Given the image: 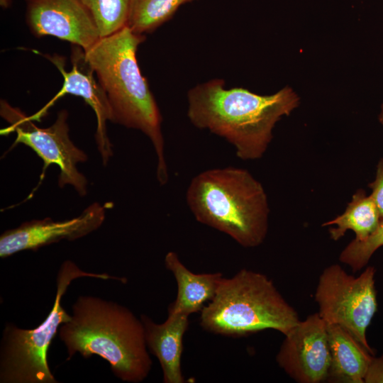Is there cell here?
I'll list each match as a JSON object with an SVG mask.
<instances>
[{
    "label": "cell",
    "instance_id": "5b68a950",
    "mask_svg": "<svg viewBox=\"0 0 383 383\" xmlns=\"http://www.w3.org/2000/svg\"><path fill=\"white\" fill-rule=\"evenodd\" d=\"M300 320L272 280L242 269L221 279L213 298L200 311L199 323L217 335L242 337L273 329L287 335Z\"/></svg>",
    "mask_w": 383,
    "mask_h": 383
},
{
    "label": "cell",
    "instance_id": "52a82bcc",
    "mask_svg": "<svg viewBox=\"0 0 383 383\" xmlns=\"http://www.w3.org/2000/svg\"><path fill=\"white\" fill-rule=\"evenodd\" d=\"M375 272L369 266L354 277L339 265H331L321 274L314 294L318 313L325 322L347 330L373 355L366 330L377 309Z\"/></svg>",
    "mask_w": 383,
    "mask_h": 383
},
{
    "label": "cell",
    "instance_id": "277c9868",
    "mask_svg": "<svg viewBox=\"0 0 383 383\" xmlns=\"http://www.w3.org/2000/svg\"><path fill=\"white\" fill-rule=\"evenodd\" d=\"M186 199L197 221L227 234L243 247H257L267 236V196L246 170L228 167L201 172L190 182Z\"/></svg>",
    "mask_w": 383,
    "mask_h": 383
},
{
    "label": "cell",
    "instance_id": "7c38bea8",
    "mask_svg": "<svg viewBox=\"0 0 383 383\" xmlns=\"http://www.w3.org/2000/svg\"><path fill=\"white\" fill-rule=\"evenodd\" d=\"M106 210V205L95 202L70 219L55 221L45 218L23 222L1 235L0 257L5 258L23 250H37L62 240L72 241L83 238L102 225Z\"/></svg>",
    "mask_w": 383,
    "mask_h": 383
},
{
    "label": "cell",
    "instance_id": "3957f363",
    "mask_svg": "<svg viewBox=\"0 0 383 383\" xmlns=\"http://www.w3.org/2000/svg\"><path fill=\"white\" fill-rule=\"evenodd\" d=\"M72 311L57 333L67 360L76 353L84 358L97 355L123 382L140 383L148 377L152 360L140 318L117 302L91 295L79 296Z\"/></svg>",
    "mask_w": 383,
    "mask_h": 383
},
{
    "label": "cell",
    "instance_id": "44dd1931",
    "mask_svg": "<svg viewBox=\"0 0 383 383\" xmlns=\"http://www.w3.org/2000/svg\"><path fill=\"white\" fill-rule=\"evenodd\" d=\"M364 382L365 383H383V355L378 357L373 356Z\"/></svg>",
    "mask_w": 383,
    "mask_h": 383
},
{
    "label": "cell",
    "instance_id": "5bb4252c",
    "mask_svg": "<svg viewBox=\"0 0 383 383\" xmlns=\"http://www.w3.org/2000/svg\"><path fill=\"white\" fill-rule=\"evenodd\" d=\"M165 265L174 275L177 285V297L168 307V312L189 316L200 312L206 304L213 298L223 278L221 272H192L174 251L166 254Z\"/></svg>",
    "mask_w": 383,
    "mask_h": 383
},
{
    "label": "cell",
    "instance_id": "7a4b0ae2",
    "mask_svg": "<svg viewBox=\"0 0 383 383\" xmlns=\"http://www.w3.org/2000/svg\"><path fill=\"white\" fill-rule=\"evenodd\" d=\"M144 35L125 26L100 38L84 52V58L104 91L111 111V122L140 131L151 141L157 156L156 176L160 185L169 180L162 132V116L141 74L136 52Z\"/></svg>",
    "mask_w": 383,
    "mask_h": 383
},
{
    "label": "cell",
    "instance_id": "603a6c76",
    "mask_svg": "<svg viewBox=\"0 0 383 383\" xmlns=\"http://www.w3.org/2000/svg\"><path fill=\"white\" fill-rule=\"evenodd\" d=\"M379 121L380 123L383 126V104L381 106V111L379 115Z\"/></svg>",
    "mask_w": 383,
    "mask_h": 383
},
{
    "label": "cell",
    "instance_id": "8992f818",
    "mask_svg": "<svg viewBox=\"0 0 383 383\" xmlns=\"http://www.w3.org/2000/svg\"><path fill=\"white\" fill-rule=\"evenodd\" d=\"M82 277L123 281L106 273L86 272L72 260L64 261L57 274L55 301L45 320L31 329L12 323L5 325L0 343L1 383L58 382L50 370L48 352L60 326L71 318L62 306V297L72 282Z\"/></svg>",
    "mask_w": 383,
    "mask_h": 383
},
{
    "label": "cell",
    "instance_id": "7402d4cb",
    "mask_svg": "<svg viewBox=\"0 0 383 383\" xmlns=\"http://www.w3.org/2000/svg\"><path fill=\"white\" fill-rule=\"evenodd\" d=\"M11 3V0H0V5L2 8H8Z\"/></svg>",
    "mask_w": 383,
    "mask_h": 383
},
{
    "label": "cell",
    "instance_id": "2e32d148",
    "mask_svg": "<svg viewBox=\"0 0 383 383\" xmlns=\"http://www.w3.org/2000/svg\"><path fill=\"white\" fill-rule=\"evenodd\" d=\"M380 221L379 210L372 196H367L365 190L358 189L345 211L322 226H335L329 228L331 238L334 240L340 239L347 231L351 230L355 234V240L362 241L377 230Z\"/></svg>",
    "mask_w": 383,
    "mask_h": 383
},
{
    "label": "cell",
    "instance_id": "8fae6325",
    "mask_svg": "<svg viewBox=\"0 0 383 383\" xmlns=\"http://www.w3.org/2000/svg\"><path fill=\"white\" fill-rule=\"evenodd\" d=\"M26 21L38 38L52 36L81 48H91L99 39L96 23L80 0H26Z\"/></svg>",
    "mask_w": 383,
    "mask_h": 383
},
{
    "label": "cell",
    "instance_id": "d6986e66",
    "mask_svg": "<svg viewBox=\"0 0 383 383\" xmlns=\"http://www.w3.org/2000/svg\"><path fill=\"white\" fill-rule=\"evenodd\" d=\"M383 246V220L377 230L362 241L353 240L340 252L339 260L353 272L359 271L368 263L374 252Z\"/></svg>",
    "mask_w": 383,
    "mask_h": 383
},
{
    "label": "cell",
    "instance_id": "4fadbf2b",
    "mask_svg": "<svg viewBox=\"0 0 383 383\" xmlns=\"http://www.w3.org/2000/svg\"><path fill=\"white\" fill-rule=\"evenodd\" d=\"M145 341L150 353L160 365L164 383H184L181 367L183 338L189 326V316L168 312L161 323H155L147 315L140 316Z\"/></svg>",
    "mask_w": 383,
    "mask_h": 383
},
{
    "label": "cell",
    "instance_id": "ac0fdd59",
    "mask_svg": "<svg viewBox=\"0 0 383 383\" xmlns=\"http://www.w3.org/2000/svg\"><path fill=\"white\" fill-rule=\"evenodd\" d=\"M91 15L101 38L126 26L131 0H80Z\"/></svg>",
    "mask_w": 383,
    "mask_h": 383
},
{
    "label": "cell",
    "instance_id": "ba28073f",
    "mask_svg": "<svg viewBox=\"0 0 383 383\" xmlns=\"http://www.w3.org/2000/svg\"><path fill=\"white\" fill-rule=\"evenodd\" d=\"M0 113L9 123L1 134L15 132L16 138L13 147L19 143L26 145L43 160L41 179L48 167L56 165L60 169V187L71 185L81 196L87 194L88 182L78 170L77 165L86 162L88 157L70 138L66 110L59 111L55 121L47 128L35 126L29 116L5 100L1 101Z\"/></svg>",
    "mask_w": 383,
    "mask_h": 383
},
{
    "label": "cell",
    "instance_id": "9c48e42d",
    "mask_svg": "<svg viewBox=\"0 0 383 383\" xmlns=\"http://www.w3.org/2000/svg\"><path fill=\"white\" fill-rule=\"evenodd\" d=\"M276 360L279 366L299 383L326 381L331 353L327 323L318 313L300 321L284 335Z\"/></svg>",
    "mask_w": 383,
    "mask_h": 383
},
{
    "label": "cell",
    "instance_id": "6da1fadb",
    "mask_svg": "<svg viewBox=\"0 0 383 383\" xmlns=\"http://www.w3.org/2000/svg\"><path fill=\"white\" fill-rule=\"evenodd\" d=\"M187 99L190 122L226 139L243 160L262 157L276 123L299 104L289 87L262 96L242 87L227 89L221 79L198 84L189 91Z\"/></svg>",
    "mask_w": 383,
    "mask_h": 383
},
{
    "label": "cell",
    "instance_id": "e0dca14e",
    "mask_svg": "<svg viewBox=\"0 0 383 383\" xmlns=\"http://www.w3.org/2000/svg\"><path fill=\"white\" fill-rule=\"evenodd\" d=\"M196 0H131L126 26L144 35L169 21L183 4Z\"/></svg>",
    "mask_w": 383,
    "mask_h": 383
},
{
    "label": "cell",
    "instance_id": "ffe728a7",
    "mask_svg": "<svg viewBox=\"0 0 383 383\" xmlns=\"http://www.w3.org/2000/svg\"><path fill=\"white\" fill-rule=\"evenodd\" d=\"M368 186L372 189L370 196L379 210L381 220H383V158L377 165L374 180Z\"/></svg>",
    "mask_w": 383,
    "mask_h": 383
},
{
    "label": "cell",
    "instance_id": "9a60e30c",
    "mask_svg": "<svg viewBox=\"0 0 383 383\" xmlns=\"http://www.w3.org/2000/svg\"><path fill=\"white\" fill-rule=\"evenodd\" d=\"M331 365L326 381L365 383L373 357L347 330L338 324H327Z\"/></svg>",
    "mask_w": 383,
    "mask_h": 383
},
{
    "label": "cell",
    "instance_id": "30bf717a",
    "mask_svg": "<svg viewBox=\"0 0 383 383\" xmlns=\"http://www.w3.org/2000/svg\"><path fill=\"white\" fill-rule=\"evenodd\" d=\"M74 46L72 53V68L69 72L65 70V60L61 56L43 55L61 72L63 84L56 95L30 117L33 121H40L48 109L66 94L82 97L96 115L95 139L102 162L106 165L113 156V146L107 134V122L111 121V108L104 91L94 77L93 70L85 60L84 50Z\"/></svg>",
    "mask_w": 383,
    "mask_h": 383
}]
</instances>
